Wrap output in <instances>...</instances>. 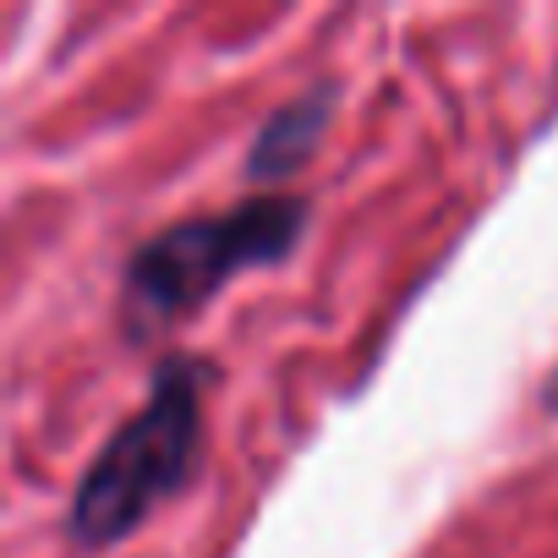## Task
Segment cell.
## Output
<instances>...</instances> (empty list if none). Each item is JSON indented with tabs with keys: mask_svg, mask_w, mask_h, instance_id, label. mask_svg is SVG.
Masks as SVG:
<instances>
[{
	"mask_svg": "<svg viewBox=\"0 0 558 558\" xmlns=\"http://www.w3.org/2000/svg\"><path fill=\"white\" fill-rule=\"evenodd\" d=\"M307 230V203L291 192H263L225 214L181 219L159 235H148L121 274L126 324L137 335H154L186 313H197L214 291H225L235 274L279 263Z\"/></svg>",
	"mask_w": 558,
	"mask_h": 558,
	"instance_id": "obj_1",
	"label": "cell"
},
{
	"mask_svg": "<svg viewBox=\"0 0 558 558\" xmlns=\"http://www.w3.org/2000/svg\"><path fill=\"white\" fill-rule=\"evenodd\" d=\"M203 367L186 356H165L148 400L137 416H126L110 444L88 460L77 493H72V536L88 547H110L132 536L192 471L203 444Z\"/></svg>",
	"mask_w": 558,
	"mask_h": 558,
	"instance_id": "obj_2",
	"label": "cell"
},
{
	"mask_svg": "<svg viewBox=\"0 0 558 558\" xmlns=\"http://www.w3.org/2000/svg\"><path fill=\"white\" fill-rule=\"evenodd\" d=\"M329 110H335V88H307L302 99L279 105L246 148V175H257V181L296 175L307 165V154L318 148V137L329 126Z\"/></svg>",
	"mask_w": 558,
	"mask_h": 558,
	"instance_id": "obj_3",
	"label": "cell"
},
{
	"mask_svg": "<svg viewBox=\"0 0 558 558\" xmlns=\"http://www.w3.org/2000/svg\"><path fill=\"white\" fill-rule=\"evenodd\" d=\"M547 405H553V411H558V373H553V378H547Z\"/></svg>",
	"mask_w": 558,
	"mask_h": 558,
	"instance_id": "obj_4",
	"label": "cell"
}]
</instances>
